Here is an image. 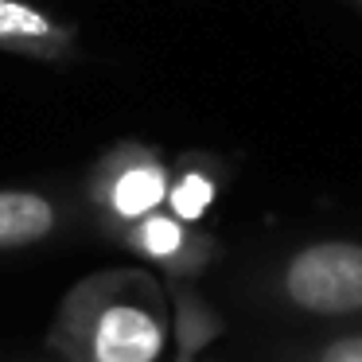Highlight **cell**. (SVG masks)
<instances>
[{
	"label": "cell",
	"mask_w": 362,
	"mask_h": 362,
	"mask_svg": "<svg viewBox=\"0 0 362 362\" xmlns=\"http://www.w3.org/2000/svg\"><path fill=\"white\" fill-rule=\"evenodd\" d=\"M281 292L296 312L343 320L362 312V242L323 238L300 245L281 273Z\"/></svg>",
	"instance_id": "1"
},
{
	"label": "cell",
	"mask_w": 362,
	"mask_h": 362,
	"mask_svg": "<svg viewBox=\"0 0 362 362\" xmlns=\"http://www.w3.org/2000/svg\"><path fill=\"white\" fill-rule=\"evenodd\" d=\"M164 351V323L144 304H105L90 327V362H156Z\"/></svg>",
	"instance_id": "2"
},
{
	"label": "cell",
	"mask_w": 362,
	"mask_h": 362,
	"mask_svg": "<svg viewBox=\"0 0 362 362\" xmlns=\"http://www.w3.org/2000/svg\"><path fill=\"white\" fill-rule=\"evenodd\" d=\"M55 203L35 191H0V250L35 245L55 230Z\"/></svg>",
	"instance_id": "3"
},
{
	"label": "cell",
	"mask_w": 362,
	"mask_h": 362,
	"mask_svg": "<svg viewBox=\"0 0 362 362\" xmlns=\"http://www.w3.org/2000/svg\"><path fill=\"white\" fill-rule=\"evenodd\" d=\"M168 199V180L156 160H136L110 183V206L129 222H141Z\"/></svg>",
	"instance_id": "4"
},
{
	"label": "cell",
	"mask_w": 362,
	"mask_h": 362,
	"mask_svg": "<svg viewBox=\"0 0 362 362\" xmlns=\"http://www.w3.org/2000/svg\"><path fill=\"white\" fill-rule=\"evenodd\" d=\"M0 43H20V47H63L66 32L40 8L24 0H0Z\"/></svg>",
	"instance_id": "5"
},
{
	"label": "cell",
	"mask_w": 362,
	"mask_h": 362,
	"mask_svg": "<svg viewBox=\"0 0 362 362\" xmlns=\"http://www.w3.org/2000/svg\"><path fill=\"white\" fill-rule=\"evenodd\" d=\"M136 245H141L148 257H180L183 253V245H187V234H183V222L175 218H168V214H144L141 222H136Z\"/></svg>",
	"instance_id": "6"
},
{
	"label": "cell",
	"mask_w": 362,
	"mask_h": 362,
	"mask_svg": "<svg viewBox=\"0 0 362 362\" xmlns=\"http://www.w3.org/2000/svg\"><path fill=\"white\" fill-rule=\"evenodd\" d=\"M211 203H214V183L206 180L203 172H187L180 183L168 187V206H172V214L180 222L203 218V214L211 211Z\"/></svg>",
	"instance_id": "7"
},
{
	"label": "cell",
	"mask_w": 362,
	"mask_h": 362,
	"mask_svg": "<svg viewBox=\"0 0 362 362\" xmlns=\"http://www.w3.org/2000/svg\"><path fill=\"white\" fill-rule=\"evenodd\" d=\"M312 362H362V331L335 335V339H327V343H320V351L312 354Z\"/></svg>",
	"instance_id": "8"
}]
</instances>
